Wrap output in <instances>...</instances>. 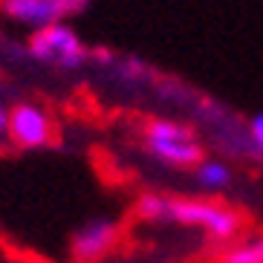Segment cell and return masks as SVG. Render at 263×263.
<instances>
[{
	"instance_id": "obj_11",
	"label": "cell",
	"mask_w": 263,
	"mask_h": 263,
	"mask_svg": "<svg viewBox=\"0 0 263 263\" xmlns=\"http://www.w3.org/2000/svg\"><path fill=\"white\" fill-rule=\"evenodd\" d=\"M0 263H17V260H0Z\"/></svg>"
},
{
	"instance_id": "obj_3",
	"label": "cell",
	"mask_w": 263,
	"mask_h": 263,
	"mask_svg": "<svg viewBox=\"0 0 263 263\" xmlns=\"http://www.w3.org/2000/svg\"><path fill=\"white\" fill-rule=\"evenodd\" d=\"M26 55L32 61L49 64V67H58V70H78L90 58V49L81 41V35L64 21V24H49L41 26V29H32L29 41H26Z\"/></svg>"
},
{
	"instance_id": "obj_7",
	"label": "cell",
	"mask_w": 263,
	"mask_h": 263,
	"mask_svg": "<svg viewBox=\"0 0 263 263\" xmlns=\"http://www.w3.org/2000/svg\"><path fill=\"white\" fill-rule=\"evenodd\" d=\"M191 179L194 185L200 188L202 194H209V197H220L232 188L234 182V171L229 162L223 159H217V156H202L200 162L191 168Z\"/></svg>"
},
{
	"instance_id": "obj_6",
	"label": "cell",
	"mask_w": 263,
	"mask_h": 263,
	"mask_svg": "<svg viewBox=\"0 0 263 263\" xmlns=\"http://www.w3.org/2000/svg\"><path fill=\"white\" fill-rule=\"evenodd\" d=\"M3 15L15 24H24L29 29H41L49 24H64L70 17L81 15L90 0H3Z\"/></svg>"
},
{
	"instance_id": "obj_5",
	"label": "cell",
	"mask_w": 263,
	"mask_h": 263,
	"mask_svg": "<svg viewBox=\"0 0 263 263\" xmlns=\"http://www.w3.org/2000/svg\"><path fill=\"white\" fill-rule=\"evenodd\" d=\"M6 139L21 151H41L49 147L55 139V122L41 104L32 101H17L15 107H9V130Z\"/></svg>"
},
{
	"instance_id": "obj_4",
	"label": "cell",
	"mask_w": 263,
	"mask_h": 263,
	"mask_svg": "<svg viewBox=\"0 0 263 263\" xmlns=\"http://www.w3.org/2000/svg\"><path fill=\"white\" fill-rule=\"evenodd\" d=\"M122 220L116 217H90L70 237V260L72 263H101L107 260L122 243Z\"/></svg>"
},
{
	"instance_id": "obj_9",
	"label": "cell",
	"mask_w": 263,
	"mask_h": 263,
	"mask_svg": "<svg viewBox=\"0 0 263 263\" xmlns=\"http://www.w3.org/2000/svg\"><path fill=\"white\" fill-rule=\"evenodd\" d=\"M246 139H249V147H252L257 156H263V113H257V116L249 119Z\"/></svg>"
},
{
	"instance_id": "obj_2",
	"label": "cell",
	"mask_w": 263,
	"mask_h": 263,
	"mask_svg": "<svg viewBox=\"0 0 263 263\" xmlns=\"http://www.w3.org/2000/svg\"><path fill=\"white\" fill-rule=\"evenodd\" d=\"M142 147L159 165L177 171H191L205 156V147L197 130L177 119H151L142 127Z\"/></svg>"
},
{
	"instance_id": "obj_8",
	"label": "cell",
	"mask_w": 263,
	"mask_h": 263,
	"mask_svg": "<svg viewBox=\"0 0 263 263\" xmlns=\"http://www.w3.org/2000/svg\"><path fill=\"white\" fill-rule=\"evenodd\" d=\"M220 263H263V234L232 240L220 255Z\"/></svg>"
},
{
	"instance_id": "obj_1",
	"label": "cell",
	"mask_w": 263,
	"mask_h": 263,
	"mask_svg": "<svg viewBox=\"0 0 263 263\" xmlns=\"http://www.w3.org/2000/svg\"><path fill=\"white\" fill-rule=\"evenodd\" d=\"M136 217L147 226H179L200 229L214 243H232L240 237L243 217L237 209L214 200V197H168L147 191L136 200Z\"/></svg>"
},
{
	"instance_id": "obj_10",
	"label": "cell",
	"mask_w": 263,
	"mask_h": 263,
	"mask_svg": "<svg viewBox=\"0 0 263 263\" xmlns=\"http://www.w3.org/2000/svg\"><path fill=\"white\" fill-rule=\"evenodd\" d=\"M6 130H9V107L0 101V142L6 139Z\"/></svg>"
}]
</instances>
